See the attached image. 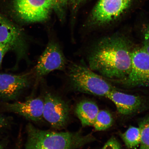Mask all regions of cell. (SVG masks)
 Listing matches in <instances>:
<instances>
[{
	"label": "cell",
	"instance_id": "8992f818",
	"mask_svg": "<svg viewBox=\"0 0 149 149\" xmlns=\"http://www.w3.org/2000/svg\"><path fill=\"white\" fill-rule=\"evenodd\" d=\"M13 8L17 17L27 23L45 22L53 10L50 0H13Z\"/></svg>",
	"mask_w": 149,
	"mask_h": 149
},
{
	"label": "cell",
	"instance_id": "7402d4cb",
	"mask_svg": "<svg viewBox=\"0 0 149 149\" xmlns=\"http://www.w3.org/2000/svg\"><path fill=\"white\" fill-rule=\"evenodd\" d=\"M6 120L3 117L0 116V127H2L6 124Z\"/></svg>",
	"mask_w": 149,
	"mask_h": 149
},
{
	"label": "cell",
	"instance_id": "52a82bcc",
	"mask_svg": "<svg viewBox=\"0 0 149 149\" xmlns=\"http://www.w3.org/2000/svg\"><path fill=\"white\" fill-rule=\"evenodd\" d=\"M43 118L52 127L57 129L64 128L69 120L70 108L60 96L47 92L44 99Z\"/></svg>",
	"mask_w": 149,
	"mask_h": 149
},
{
	"label": "cell",
	"instance_id": "e0dca14e",
	"mask_svg": "<svg viewBox=\"0 0 149 149\" xmlns=\"http://www.w3.org/2000/svg\"><path fill=\"white\" fill-rule=\"evenodd\" d=\"M53 6V10L61 22H63L66 17L67 6V0H50Z\"/></svg>",
	"mask_w": 149,
	"mask_h": 149
},
{
	"label": "cell",
	"instance_id": "3957f363",
	"mask_svg": "<svg viewBox=\"0 0 149 149\" xmlns=\"http://www.w3.org/2000/svg\"><path fill=\"white\" fill-rule=\"evenodd\" d=\"M67 67L68 82L75 92L106 97L116 89L107 79L83 64L71 62Z\"/></svg>",
	"mask_w": 149,
	"mask_h": 149
},
{
	"label": "cell",
	"instance_id": "7c38bea8",
	"mask_svg": "<svg viewBox=\"0 0 149 149\" xmlns=\"http://www.w3.org/2000/svg\"><path fill=\"white\" fill-rule=\"evenodd\" d=\"M106 97L114 104L117 111L121 115H129L141 110L144 107V100L140 96L128 94L114 89Z\"/></svg>",
	"mask_w": 149,
	"mask_h": 149
},
{
	"label": "cell",
	"instance_id": "d6986e66",
	"mask_svg": "<svg viewBox=\"0 0 149 149\" xmlns=\"http://www.w3.org/2000/svg\"><path fill=\"white\" fill-rule=\"evenodd\" d=\"M121 146L120 142L116 138L113 136L110 138L102 149H121Z\"/></svg>",
	"mask_w": 149,
	"mask_h": 149
},
{
	"label": "cell",
	"instance_id": "ba28073f",
	"mask_svg": "<svg viewBox=\"0 0 149 149\" xmlns=\"http://www.w3.org/2000/svg\"><path fill=\"white\" fill-rule=\"evenodd\" d=\"M121 84L130 87H149V54L142 47L133 49L129 74Z\"/></svg>",
	"mask_w": 149,
	"mask_h": 149
},
{
	"label": "cell",
	"instance_id": "5b68a950",
	"mask_svg": "<svg viewBox=\"0 0 149 149\" xmlns=\"http://www.w3.org/2000/svg\"><path fill=\"white\" fill-rule=\"evenodd\" d=\"M29 40L23 29L0 14V44L8 46L19 59H26Z\"/></svg>",
	"mask_w": 149,
	"mask_h": 149
},
{
	"label": "cell",
	"instance_id": "ffe728a7",
	"mask_svg": "<svg viewBox=\"0 0 149 149\" xmlns=\"http://www.w3.org/2000/svg\"><path fill=\"white\" fill-rule=\"evenodd\" d=\"M86 1V0H67V1L68 5L70 6L72 12L74 14V13L77 12L80 6L82 4Z\"/></svg>",
	"mask_w": 149,
	"mask_h": 149
},
{
	"label": "cell",
	"instance_id": "9a60e30c",
	"mask_svg": "<svg viewBox=\"0 0 149 149\" xmlns=\"http://www.w3.org/2000/svg\"><path fill=\"white\" fill-rule=\"evenodd\" d=\"M113 118L111 113L106 110H100L95 120L94 125L96 131H103L112 125Z\"/></svg>",
	"mask_w": 149,
	"mask_h": 149
},
{
	"label": "cell",
	"instance_id": "6da1fadb",
	"mask_svg": "<svg viewBox=\"0 0 149 149\" xmlns=\"http://www.w3.org/2000/svg\"><path fill=\"white\" fill-rule=\"evenodd\" d=\"M133 50L130 41L123 35L104 37L89 50L88 68L106 79L122 83L129 74Z\"/></svg>",
	"mask_w": 149,
	"mask_h": 149
},
{
	"label": "cell",
	"instance_id": "30bf717a",
	"mask_svg": "<svg viewBox=\"0 0 149 149\" xmlns=\"http://www.w3.org/2000/svg\"><path fill=\"white\" fill-rule=\"evenodd\" d=\"M34 72L21 74L0 73V98L15 99L31 85Z\"/></svg>",
	"mask_w": 149,
	"mask_h": 149
},
{
	"label": "cell",
	"instance_id": "4fadbf2b",
	"mask_svg": "<svg viewBox=\"0 0 149 149\" xmlns=\"http://www.w3.org/2000/svg\"><path fill=\"white\" fill-rule=\"evenodd\" d=\"M95 102L88 100H81L75 108V113L83 127L93 126L99 111Z\"/></svg>",
	"mask_w": 149,
	"mask_h": 149
},
{
	"label": "cell",
	"instance_id": "ac0fdd59",
	"mask_svg": "<svg viewBox=\"0 0 149 149\" xmlns=\"http://www.w3.org/2000/svg\"><path fill=\"white\" fill-rule=\"evenodd\" d=\"M143 46L142 47L149 54V24H146L143 27Z\"/></svg>",
	"mask_w": 149,
	"mask_h": 149
},
{
	"label": "cell",
	"instance_id": "9c48e42d",
	"mask_svg": "<svg viewBox=\"0 0 149 149\" xmlns=\"http://www.w3.org/2000/svg\"><path fill=\"white\" fill-rule=\"evenodd\" d=\"M131 0H99L93 9L89 25L100 26L118 18L128 8Z\"/></svg>",
	"mask_w": 149,
	"mask_h": 149
},
{
	"label": "cell",
	"instance_id": "5bb4252c",
	"mask_svg": "<svg viewBox=\"0 0 149 149\" xmlns=\"http://www.w3.org/2000/svg\"><path fill=\"white\" fill-rule=\"evenodd\" d=\"M121 138L129 149H134L139 146L141 134L139 127L130 126L124 133L121 134Z\"/></svg>",
	"mask_w": 149,
	"mask_h": 149
},
{
	"label": "cell",
	"instance_id": "2e32d148",
	"mask_svg": "<svg viewBox=\"0 0 149 149\" xmlns=\"http://www.w3.org/2000/svg\"><path fill=\"white\" fill-rule=\"evenodd\" d=\"M139 125L141 134L139 149H149V116L141 120Z\"/></svg>",
	"mask_w": 149,
	"mask_h": 149
},
{
	"label": "cell",
	"instance_id": "8fae6325",
	"mask_svg": "<svg viewBox=\"0 0 149 149\" xmlns=\"http://www.w3.org/2000/svg\"><path fill=\"white\" fill-rule=\"evenodd\" d=\"M9 111L17 113L35 122L43 118L44 99L40 97L30 98L24 102H17L5 104Z\"/></svg>",
	"mask_w": 149,
	"mask_h": 149
},
{
	"label": "cell",
	"instance_id": "603a6c76",
	"mask_svg": "<svg viewBox=\"0 0 149 149\" xmlns=\"http://www.w3.org/2000/svg\"><path fill=\"white\" fill-rule=\"evenodd\" d=\"M3 148H4V146H3V144L0 143V149H3Z\"/></svg>",
	"mask_w": 149,
	"mask_h": 149
},
{
	"label": "cell",
	"instance_id": "7a4b0ae2",
	"mask_svg": "<svg viewBox=\"0 0 149 149\" xmlns=\"http://www.w3.org/2000/svg\"><path fill=\"white\" fill-rule=\"evenodd\" d=\"M25 149H78L95 141L92 134L81 131L57 132L38 129L29 123L26 127Z\"/></svg>",
	"mask_w": 149,
	"mask_h": 149
},
{
	"label": "cell",
	"instance_id": "44dd1931",
	"mask_svg": "<svg viewBox=\"0 0 149 149\" xmlns=\"http://www.w3.org/2000/svg\"><path fill=\"white\" fill-rule=\"evenodd\" d=\"M9 51L11 50L8 46L0 44V66L6 54Z\"/></svg>",
	"mask_w": 149,
	"mask_h": 149
},
{
	"label": "cell",
	"instance_id": "277c9868",
	"mask_svg": "<svg viewBox=\"0 0 149 149\" xmlns=\"http://www.w3.org/2000/svg\"><path fill=\"white\" fill-rule=\"evenodd\" d=\"M68 65L60 44L55 39L50 38L45 49L39 58L33 72L36 84L54 71L65 70Z\"/></svg>",
	"mask_w": 149,
	"mask_h": 149
}]
</instances>
